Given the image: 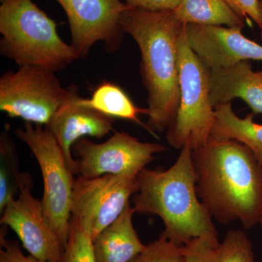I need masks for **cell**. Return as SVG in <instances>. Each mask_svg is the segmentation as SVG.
<instances>
[{
	"label": "cell",
	"mask_w": 262,
	"mask_h": 262,
	"mask_svg": "<svg viewBox=\"0 0 262 262\" xmlns=\"http://www.w3.org/2000/svg\"><path fill=\"white\" fill-rule=\"evenodd\" d=\"M196 192L212 218L223 225L238 221L244 229L258 224L262 208V166L239 141L210 137L192 150Z\"/></svg>",
	"instance_id": "cell-1"
},
{
	"label": "cell",
	"mask_w": 262,
	"mask_h": 262,
	"mask_svg": "<svg viewBox=\"0 0 262 262\" xmlns=\"http://www.w3.org/2000/svg\"><path fill=\"white\" fill-rule=\"evenodd\" d=\"M120 26L140 49L141 75L147 91L146 127L163 133L173 122L180 102L179 42L186 24L173 10L131 8L122 15Z\"/></svg>",
	"instance_id": "cell-2"
},
{
	"label": "cell",
	"mask_w": 262,
	"mask_h": 262,
	"mask_svg": "<svg viewBox=\"0 0 262 262\" xmlns=\"http://www.w3.org/2000/svg\"><path fill=\"white\" fill-rule=\"evenodd\" d=\"M135 213L158 215L163 233L179 245L205 238L220 244L213 218L196 192V175L190 146L184 145L167 170L144 168L137 176Z\"/></svg>",
	"instance_id": "cell-3"
},
{
	"label": "cell",
	"mask_w": 262,
	"mask_h": 262,
	"mask_svg": "<svg viewBox=\"0 0 262 262\" xmlns=\"http://www.w3.org/2000/svg\"><path fill=\"white\" fill-rule=\"evenodd\" d=\"M0 53L19 66L58 72L79 59L56 24L32 0H0Z\"/></svg>",
	"instance_id": "cell-4"
},
{
	"label": "cell",
	"mask_w": 262,
	"mask_h": 262,
	"mask_svg": "<svg viewBox=\"0 0 262 262\" xmlns=\"http://www.w3.org/2000/svg\"><path fill=\"white\" fill-rule=\"evenodd\" d=\"M180 102L177 115L167 129L166 140L177 149L184 145L195 149L211 137L215 120L209 100L208 69L189 47L186 27L179 42Z\"/></svg>",
	"instance_id": "cell-5"
},
{
	"label": "cell",
	"mask_w": 262,
	"mask_h": 262,
	"mask_svg": "<svg viewBox=\"0 0 262 262\" xmlns=\"http://www.w3.org/2000/svg\"><path fill=\"white\" fill-rule=\"evenodd\" d=\"M15 135L35 157L44 184L42 204L45 215L65 248L68 241L72 194L75 179L56 138L46 126L25 122Z\"/></svg>",
	"instance_id": "cell-6"
},
{
	"label": "cell",
	"mask_w": 262,
	"mask_h": 262,
	"mask_svg": "<svg viewBox=\"0 0 262 262\" xmlns=\"http://www.w3.org/2000/svg\"><path fill=\"white\" fill-rule=\"evenodd\" d=\"M55 73L30 65L5 72L0 77V110L10 117L47 126L70 94Z\"/></svg>",
	"instance_id": "cell-7"
},
{
	"label": "cell",
	"mask_w": 262,
	"mask_h": 262,
	"mask_svg": "<svg viewBox=\"0 0 262 262\" xmlns=\"http://www.w3.org/2000/svg\"><path fill=\"white\" fill-rule=\"evenodd\" d=\"M168 150L160 143L142 142L125 132L114 131L107 141L95 143L86 138L72 146L77 175L95 178L106 174L137 177L155 155Z\"/></svg>",
	"instance_id": "cell-8"
},
{
	"label": "cell",
	"mask_w": 262,
	"mask_h": 262,
	"mask_svg": "<svg viewBox=\"0 0 262 262\" xmlns=\"http://www.w3.org/2000/svg\"><path fill=\"white\" fill-rule=\"evenodd\" d=\"M139 189L137 177L106 174L95 178L78 176L74 184L72 217L93 241L113 223Z\"/></svg>",
	"instance_id": "cell-9"
},
{
	"label": "cell",
	"mask_w": 262,
	"mask_h": 262,
	"mask_svg": "<svg viewBox=\"0 0 262 262\" xmlns=\"http://www.w3.org/2000/svg\"><path fill=\"white\" fill-rule=\"evenodd\" d=\"M70 24L72 46L80 58L89 55L96 42H103L108 52L121 46L123 32L120 20L130 7L122 0H56Z\"/></svg>",
	"instance_id": "cell-10"
},
{
	"label": "cell",
	"mask_w": 262,
	"mask_h": 262,
	"mask_svg": "<svg viewBox=\"0 0 262 262\" xmlns=\"http://www.w3.org/2000/svg\"><path fill=\"white\" fill-rule=\"evenodd\" d=\"M33 187V181L20 187L18 196L2 212L0 223L14 231L33 257L45 262H61L64 247L45 215L42 201L31 192Z\"/></svg>",
	"instance_id": "cell-11"
},
{
	"label": "cell",
	"mask_w": 262,
	"mask_h": 262,
	"mask_svg": "<svg viewBox=\"0 0 262 262\" xmlns=\"http://www.w3.org/2000/svg\"><path fill=\"white\" fill-rule=\"evenodd\" d=\"M186 34L189 47L210 70L262 61V46L245 37L242 29L188 24Z\"/></svg>",
	"instance_id": "cell-12"
},
{
	"label": "cell",
	"mask_w": 262,
	"mask_h": 262,
	"mask_svg": "<svg viewBox=\"0 0 262 262\" xmlns=\"http://www.w3.org/2000/svg\"><path fill=\"white\" fill-rule=\"evenodd\" d=\"M69 88L70 96L46 127L56 138L71 171L77 175V162L73 158L72 146L84 136L102 139L108 135L115 131L114 119L81 105L77 86Z\"/></svg>",
	"instance_id": "cell-13"
},
{
	"label": "cell",
	"mask_w": 262,
	"mask_h": 262,
	"mask_svg": "<svg viewBox=\"0 0 262 262\" xmlns=\"http://www.w3.org/2000/svg\"><path fill=\"white\" fill-rule=\"evenodd\" d=\"M243 100L252 113L262 114V75L248 61L227 68L210 70L209 100L213 108Z\"/></svg>",
	"instance_id": "cell-14"
},
{
	"label": "cell",
	"mask_w": 262,
	"mask_h": 262,
	"mask_svg": "<svg viewBox=\"0 0 262 262\" xmlns=\"http://www.w3.org/2000/svg\"><path fill=\"white\" fill-rule=\"evenodd\" d=\"M134 213L129 203L118 218L95 238L97 262H129L145 248L133 224Z\"/></svg>",
	"instance_id": "cell-15"
},
{
	"label": "cell",
	"mask_w": 262,
	"mask_h": 262,
	"mask_svg": "<svg viewBox=\"0 0 262 262\" xmlns=\"http://www.w3.org/2000/svg\"><path fill=\"white\" fill-rule=\"evenodd\" d=\"M215 120L211 139L217 141L234 140L248 146L262 166V125L253 122L254 114L241 118L234 113L231 103L214 108Z\"/></svg>",
	"instance_id": "cell-16"
},
{
	"label": "cell",
	"mask_w": 262,
	"mask_h": 262,
	"mask_svg": "<svg viewBox=\"0 0 262 262\" xmlns=\"http://www.w3.org/2000/svg\"><path fill=\"white\" fill-rule=\"evenodd\" d=\"M182 23L223 26L243 29L244 19L236 13L225 0H180L173 10Z\"/></svg>",
	"instance_id": "cell-17"
},
{
	"label": "cell",
	"mask_w": 262,
	"mask_h": 262,
	"mask_svg": "<svg viewBox=\"0 0 262 262\" xmlns=\"http://www.w3.org/2000/svg\"><path fill=\"white\" fill-rule=\"evenodd\" d=\"M79 103L111 118L122 119L143 125L139 115H148L147 108L138 107L120 86L110 82L98 84L91 98L79 96Z\"/></svg>",
	"instance_id": "cell-18"
},
{
	"label": "cell",
	"mask_w": 262,
	"mask_h": 262,
	"mask_svg": "<svg viewBox=\"0 0 262 262\" xmlns=\"http://www.w3.org/2000/svg\"><path fill=\"white\" fill-rule=\"evenodd\" d=\"M33 181L31 174L20 170L16 146L7 131L0 137V213L18 195L25 183Z\"/></svg>",
	"instance_id": "cell-19"
},
{
	"label": "cell",
	"mask_w": 262,
	"mask_h": 262,
	"mask_svg": "<svg viewBox=\"0 0 262 262\" xmlns=\"http://www.w3.org/2000/svg\"><path fill=\"white\" fill-rule=\"evenodd\" d=\"M215 262H256L252 243L244 230L227 232L215 249Z\"/></svg>",
	"instance_id": "cell-20"
},
{
	"label": "cell",
	"mask_w": 262,
	"mask_h": 262,
	"mask_svg": "<svg viewBox=\"0 0 262 262\" xmlns=\"http://www.w3.org/2000/svg\"><path fill=\"white\" fill-rule=\"evenodd\" d=\"M61 262H97L91 234L73 217Z\"/></svg>",
	"instance_id": "cell-21"
},
{
	"label": "cell",
	"mask_w": 262,
	"mask_h": 262,
	"mask_svg": "<svg viewBox=\"0 0 262 262\" xmlns=\"http://www.w3.org/2000/svg\"><path fill=\"white\" fill-rule=\"evenodd\" d=\"M129 262H187L186 247L162 233Z\"/></svg>",
	"instance_id": "cell-22"
},
{
	"label": "cell",
	"mask_w": 262,
	"mask_h": 262,
	"mask_svg": "<svg viewBox=\"0 0 262 262\" xmlns=\"http://www.w3.org/2000/svg\"><path fill=\"white\" fill-rule=\"evenodd\" d=\"M219 246L209 239H192L185 245L187 262H215V249Z\"/></svg>",
	"instance_id": "cell-23"
},
{
	"label": "cell",
	"mask_w": 262,
	"mask_h": 262,
	"mask_svg": "<svg viewBox=\"0 0 262 262\" xmlns=\"http://www.w3.org/2000/svg\"><path fill=\"white\" fill-rule=\"evenodd\" d=\"M1 230V248H0V262H45L33 257L30 254L26 256L21 251L18 241H10L5 238V226Z\"/></svg>",
	"instance_id": "cell-24"
},
{
	"label": "cell",
	"mask_w": 262,
	"mask_h": 262,
	"mask_svg": "<svg viewBox=\"0 0 262 262\" xmlns=\"http://www.w3.org/2000/svg\"><path fill=\"white\" fill-rule=\"evenodd\" d=\"M232 10L244 19H252L262 31V15L259 0H225Z\"/></svg>",
	"instance_id": "cell-25"
},
{
	"label": "cell",
	"mask_w": 262,
	"mask_h": 262,
	"mask_svg": "<svg viewBox=\"0 0 262 262\" xmlns=\"http://www.w3.org/2000/svg\"><path fill=\"white\" fill-rule=\"evenodd\" d=\"M130 8L149 11L174 10L180 0H122Z\"/></svg>",
	"instance_id": "cell-26"
},
{
	"label": "cell",
	"mask_w": 262,
	"mask_h": 262,
	"mask_svg": "<svg viewBox=\"0 0 262 262\" xmlns=\"http://www.w3.org/2000/svg\"><path fill=\"white\" fill-rule=\"evenodd\" d=\"M258 224H259V225H261V229H262V208H261V213H260L259 220H258Z\"/></svg>",
	"instance_id": "cell-27"
},
{
	"label": "cell",
	"mask_w": 262,
	"mask_h": 262,
	"mask_svg": "<svg viewBox=\"0 0 262 262\" xmlns=\"http://www.w3.org/2000/svg\"><path fill=\"white\" fill-rule=\"evenodd\" d=\"M260 9H261V13L262 15V0H259Z\"/></svg>",
	"instance_id": "cell-28"
},
{
	"label": "cell",
	"mask_w": 262,
	"mask_h": 262,
	"mask_svg": "<svg viewBox=\"0 0 262 262\" xmlns=\"http://www.w3.org/2000/svg\"><path fill=\"white\" fill-rule=\"evenodd\" d=\"M260 37H261V39L262 40V31H261V35H260Z\"/></svg>",
	"instance_id": "cell-29"
},
{
	"label": "cell",
	"mask_w": 262,
	"mask_h": 262,
	"mask_svg": "<svg viewBox=\"0 0 262 262\" xmlns=\"http://www.w3.org/2000/svg\"><path fill=\"white\" fill-rule=\"evenodd\" d=\"M260 73H261L262 75V71H261V72H260Z\"/></svg>",
	"instance_id": "cell-30"
}]
</instances>
